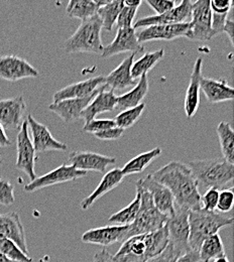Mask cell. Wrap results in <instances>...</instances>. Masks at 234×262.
Masks as SVG:
<instances>
[{
    "instance_id": "6da1fadb",
    "label": "cell",
    "mask_w": 234,
    "mask_h": 262,
    "mask_svg": "<svg viewBox=\"0 0 234 262\" xmlns=\"http://www.w3.org/2000/svg\"><path fill=\"white\" fill-rule=\"evenodd\" d=\"M152 177L172 193L175 207L189 211L201 209V194L196 180L188 165L171 162L158 169Z\"/></svg>"
},
{
    "instance_id": "7a4b0ae2",
    "label": "cell",
    "mask_w": 234,
    "mask_h": 262,
    "mask_svg": "<svg viewBox=\"0 0 234 262\" xmlns=\"http://www.w3.org/2000/svg\"><path fill=\"white\" fill-rule=\"evenodd\" d=\"M168 244L166 227L129 238L112 255L115 262H147L160 255Z\"/></svg>"
},
{
    "instance_id": "3957f363",
    "label": "cell",
    "mask_w": 234,
    "mask_h": 262,
    "mask_svg": "<svg viewBox=\"0 0 234 262\" xmlns=\"http://www.w3.org/2000/svg\"><path fill=\"white\" fill-rule=\"evenodd\" d=\"M187 165L191 169L198 188L219 190L233 180V164L224 159L192 161Z\"/></svg>"
},
{
    "instance_id": "277c9868",
    "label": "cell",
    "mask_w": 234,
    "mask_h": 262,
    "mask_svg": "<svg viewBox=\"0 0 234 262\" xmlns=\"http://www.w3.org/2000/svg\"><path fill=\"white\" fill-rule=\"evenodd\" d=\"M233 218L225 217L217 212H208L202 208L189 212V247L191 250L199 251L201 244L205 239L224 227L231 226Z\"/></svg>"
},
{
    "instance_id": "5b68a950",
    "label": "cell",
    "mask_w": 234,
    "mask_h": 262,
    "mask_svg": "<svg viewBox=\"0 0 234 262\" xmlns=\"http://www.w3.org/2000/svg\"><path fill=\"white\" fill-rule=\"evenodd\" d=\"M101 31L102 21L97 14L82 21L77 31L65 42V52L67 54L90 53L101 55L104 49L101 39Z\"/></svg>"
},
{
    "instance_id": "8992f818",
    "label": "cell",
    "mask_w": 234,
    "mask_h": 262,
    "mask_svg": "<svg viewBox=\"0 0 234 262\" xmlns=\"http://www.w3.org/2000/svg\"><path fill=\"white\" fill-rule=\"evenodd\" d=\"M136 185L140 190V207L134 223L129 226L126 240L134 236L147 234L162 229L165 227L168 218L156 208L152 196L140 187L138 182Z\"/></svg>"
},
{
    "instance_id": "52a82bcc",
    "label": "cell",
    "mask_w": 234,
    "mask_h": 262,
    "mask_svg": "<svg viewBox=\"0 0 234 262\" xmlns=\"http://www.w3.org/2000/svg\"><path fill=\"white\" fill-rule=\"evenodd\" d=\"M189 210L175 207V213L167 218L165 225L168 243L182 255L191 250L189 247Z\"/></svg>"
},
{
    "instance_id": "ba28073f",
    "label": "cell",
    "mask_w": 234,
    "mask_h": 262,
    "mask_svg": "<svg viewBox=\"0 0 234 262\" xmlns=\"http://www.w3.org/2000/svg\"><path fill=\"white\" fill-rule=\"evenodd\" d=\"M16 152L17 159L15 166L24 171L31 179V182L34 181L37 178L34 170L37 158L30 136L27 120L24 121L16 136Z\"/></svg>"
},
{
    "instance_id": "9c48e42d",
    "label": "cell",
    "mask_w": 234,
    "mask_h": 262,
    "mask_svg": "<svg viewBox=\"0 0 234 262\" xmlns=\"http://www.w3.org/2000/svg\"><path fill=\"white\" fill-rule=\"evenodd\" d=\"M192 5L193 2L190 0H183L179 5L175 6L173 9L161 15H153L140 18L135 21L134 30L144 29L152 26H160V25H177V24H185L191 23V14H192Z\"/></svg>"
},
{
    "instance_id": "30bf717a",
    "label": "cell",
    "mask_w": 234,
    "mask_h": 262,
    "mask_svg": "<svg viewBox=\"0 0 234 262\" xmlns=\"http://www.w3.org/2000/svg\"><path fill=\"white\" fill-rule=\"evenodd\" d=\"M87 176L86 171L76 169L70 164H63L59 167L53 169L52 171L36 178L27 186H25V191L28 193H33L37 190L48 188L54 185H59L71 181H76L78 179Z\"/></svg>"
},
{
    "instance_id": "8fae6325",
    "label": "cell",
    "mask_w": 234,
    "mask_h": 262,
    "mask_svg": "<svg viewBox=\"0 0 234 262\" xmlns=\"http://www.w3.org/2000/svg\"><path fill=\"white\" fill-rule=\"evenodd\" d=\"M212 10L209 0H199L193 2L191 14V35L189 39L196 41H207L212 39L213 33L211 29Z\"/></svg>"
},
{
    "instance_id": "7c38bea8",
    "label": "cell",
    "mask_w": 234,
    "mask_h": 262,
    "mask_svg": "<svg viewBox=\"0 0 234 262\" xmlns=\"http://www.w3.org/2000/svg\"><path fill=\"white\" fill-rule=\"evenodd\" d=\"M191 23L177 25H160L144 28L139 33H136L137 40L141 42L152 40H173L178 37H187L191 35Z\"/></svg>"
},
{
    "instance_id": "4fadbf2b",
    "label": "cell",
    "mask_w": 234,
    "mask_h": 262,
    "mask_svg": "<svg viewBox=\"0 0 234 262\" xmlns=\"http://www.w3.org/2000/svg\"><path fill=\"white\" fill-rule=\"evenodd\" d=\"M39 72L17 56H0V78L9 82H16L27 78H36Z\"/></svg>"
},
{
    "instance_id": "5bb4252c",
    "label": "cell",
    "mask_w": 234,
    "mask_h": 262,
    "mask_svg": "<svg viewBox=\"0 0 234 262\" xmlns=\"http://www.w3.org/2000/svg\"><path fill=\"white\" fill-rule=\"evenodd\" d=\"M144 52V47L137 40L136 32L134 28L118 29L114 40L108 46L104 47L101 57L104 59L123 54H141Z\"/></svg>"
},
{
    "instance_id": "9a60e30c",
    "label": "cell",
    "mask_w": 234,
    "mask_h": 262,
    "mask_svg": "<svg viewBox=\"0 0 234 262\" xmlns=\"http://www.w3.org/2000/svg\"><path fill=\"white\" fill-rule=\"evenodd\" d=\"M29 131L32 134V142L34 145L35 152H45L49 150H57V151H65L67 150V145L59 140H57L49 128L36 121L33 115L29 114L27 118Z\"/></svg>"
},
{
    "instance_id": "2e32d148",
    "label": "cell",
    "mask_w": 234,
    "mask_h": 262,
    "mask_svg": "<svg viewBox=\"0 0 234 262\" xmlns=\"http://www.w3.org/2000/svg\"><path fill=\"white\" fill-rule=\"evenodd\" d=\"M138 183L140 187L151 195L154 205L162 214L171 217L175 213V200L172 193L164 185L157 182L152 174L139 180Z\"/></svg>"
},
{
    "instance_id": "e0dca14e",
    "label": "cell",
    "mask_w": 234,
    "mask_h": 262,
    "mask_svg": "<svg viewBox=\"0 0 234 262\" xmlns=\"http://www.w3.org/2000/svg\"><path fill=\"white\" fill-rule=\"evenodd\" d=\"M27 103L23 96L0 100V125L4 129H19L24 123Z\"/></svg>"
},
{
    "instance_id": "ac0fdd59",
    "label": "cell",
    "mask_w": 234,
    "mask_h": 262,
    "mask_svg": "<svg viewBox=\"0 0 234 262\" xmlns=\"http://www.w3.org/2000/svg\"><path fill=\"white\" fill-rule=\"evenodd\" d=\"M0 238L11 240L27 255H30L25 228L15 212L0 214Z\"/></svg>"
},
{
    "instance_id": "d6986e66",
    "label": "cell",
    "mask_w": 234,
    "mask_h": 262,
    "mask_svg": "<svg viewBox=\"0 0 234 262\" xmlns=\"http://www.w3.org/2000/svg\"><path fill=\"white\" fill-rule=\"evenodd\" d=\"M129 226H117V225H109L99 228L88 230L86 231L81 240L84 243L100 245L103 247L110 246L115 243H123L126 240V233Z\"/></svg>"
},
{
    "instance_id": "ffe728a7",
    "label": "cell",
    "mask_w": 234,
    "mask_h": 262,
    "mask_svg": "<svg viewBox=\"0 0 234 262\" xmlns=\"http://www.w3.org/2000/svg\"><path fill=\"white\" fill-rule=\"evenodd\" d=\"M69 162L76 169L104 173L108 165L115 164L116 159L91 151H73L69 156Z\"/></svg>"
},
{
    "instance_id": "44dd1931",
    "label": "cell",
    "mask_w": 234,
    "mask_h": 262,
    "mask_svg": "<svg viewBox=\"0 0 234 262\" xmlns=\"http://www.w3.org/2000/svg\"><path fill=\"white\" fill-rule=\"evenodd\" d=\"M103 86H101L94 94L85 98L68 99L57 103H52L49 106V110L56 113L66 123L74 122L81 118L82 112L86 109V107L93 98L100 92Z\"/></svg>"
},
{
    "instance_id": "7402d4cb",
    "label": "cell",
    "mask_w": 234,
    "mask_h": 262,
    "mask_svg": "<svg viewBox=\"0 0 234 262\" xmlns=\"http://www.w3.org/2000/svg\"><path fill=\"white\" fill-rule=\"evenodd\" d=\"M105 84V77L98 76L85 81H81L75 84H71L67 87L59 90L54 94V102L57 103L68 99H80L88 97L94 94L101 86Z\"/></svg>"
},
{
    "instance_id": "603a6c76",
    "label": "cell",
    "mask_w": 234,
    "mask_h": 262,
    "mask_svg": "<svg viewBox=\"0 0 234 262\" xmlns=\"http://www.w3.org/2000/svg\"><path fill=\"white\" fill-rule=\"evenodd\" d=\"M106 89L107 86H103L100 92L93 98L86 107V109L82 112L81 118L85 120V123L91 121L92 119H95L98 114L113 111L116 108L118 96L115 95L114 91Z\"/></svg>"
},
{
    "instance_id": "cb8c5ba5",
    "label": "cell",
    "mask_w": 234,
    "mask_h": 262,
    "mask_svg": "<svg viewBox=\"0 0 234 262\" xmlns=\"http://www.w3.org/2000/svg\"><path fill=\"white\" fill-rule=\"evenodd\" d=\"M135 54H131L124 59L121 64L114 69L108 76L105 77V85L110 90H124L129 87H135L137 81L132 78V67L134 65Z\"/></svg>"
},
{
    "instance_id": "d4e9b609",
    "label": "cell",
    "mask_w": 234,
    "mask_h": 262,
    "mask_svg": "<svg viewBox=\"0 0 234 262\" xmlns=\"http://www.w3.org/2000/svg\"><path fill=\"white\" fill-rule=\"evenodd\" d=\"M203 60L198 58L194 64L193 72L190 78V83L187 88L186 97L184 102L185 112L188 118L194 117L200 105V81L202 79Z\"/></svg>"
},
{
    "instance_id": "484cf974",
    "label": "cell",
    "mask_w": 234,
    "mask_h": 262,
    "mask_svg": "<svg viewBox=\"0 0 234 262\" xmlns=\"http://www.w3.org/2000/svg\"><path fill=\"white\" fill-rule=\"evenodd\" d=\"M200 90L204 93L207 101L212 104L231 101L234 98L233 88L228 85L226 80H215L202 77Z\"/></svg>"
},
{
    "instance_id": "4316f807",
    "label": "cell",
    "mask_w": 234,
    "mask_h": 262,
    "mask_svg": "<svg viewBox=\"0 0 234 262\" xmlns=\"http://www.w3.org/2000/svg\"><path fill=\"white\" fill-rule=\"evenodd\" d=\"M123 179L124 176L121 172V168L116 167L106 172L102 178L100 184L97 186V188L81 202L80 207L82 208V210H88L98 199H100L101 196L109 193L110 191L115 189L119 184H121Z\"/></svg>"
},
{
    "instance_id": "83f0119b",
    "label": "cell",
    "mask_w": 234,
    "mask_h": 262,
    "mask_svg": "<svg viewBox=\"0 0 234 262\" xmlns=\"http://www.w3.org/2000/svg\"><path fill=\"white\" fill-rule=\"evenodd\" d=\"M148 92V79L147 75H143L137 81L136 86L134 89L117 98L116 108L119 110H126L136 107L141 104L142 100L145 98Z\"/></svg>"
},
{
    "instance_id": "f1b7e54d",
    "label": "cell",
    "mask_w": 234,
    "mask_h": 262,
    "mask_svg": "<svg viewBox=\"0 0 234 262\" xmlns=\"http://www.w3.org/2000/svg\"><path fill=\"white\" fill-rule=\"evenodd\" d=\"M139 207H140V190L136 185V195L134 201L127 207L112 214L108 219V223L111 225H117V226H130L131 224L134 223L136 215L138 213Z\"/></svg>"
},
{
    "instance_id": "f546056e",
    "label": "cell",
    "mask_w": 234,
    "mask_h": 262,
    "mask_svg": "<svg viewBox=\"0 0 234 262\" xmlns=\"http://www.w3.org/2000/svg\"><path fill=\"white\" fill-rule=\"evenodd\" d=\"M200 261L210 262L226 255L222 239L219 234L208 237L203 241L199 248Z\"/></svg>"
},
{
    "instance_id": "4dcf8cb0",
    "label": "cell",
    "mask_w": 234,
    "mask_h": 262,
    "mask_svg": "<svg viewBox=\"0 0 234 262\" xmlns=\"http://www.w3.org/2000/svg\"><path fill=\"white\" fill-rule=\"evenodd\" d=\"M216 132L220 142V147L223 156L222 159H224L229 164H233L234 131L231 124L221 121L216 128Z\"/></svg>"
},
{
    "instance_id": "1f68e13d",
    "label": "cell",
    "mask_w": 234,
    "mask_h": 262,
    "mask_svg": "<svg viewBox=\"0 0 234 262\" xmlns=\"http://www.w3.org/2000/svg\"><path fill=\"white\" fill-rule=\"evenodd\" d=\"M162 152H163V150L161 147H156L150 151L142 152V154L136 156L121 168L122 174L124 177H126V176H131L134 173L142 172L147 167L148 164L162 155Z\"/></svg>"
},
{
    "instance_id": "d6a6232c",
    "label": "cell",
    "mask_w": 234,
    "mask_h": 262,
    "mask_svg": "<svg viewBox=\"0 0 234 262\" xmlns=\"http://www.w3.org/2000/svg\"><path fill=\"white\" fill-rule=\"evenodd\" d=\"M98 7L95 1L91 0H71L68 3L67 14L72 18L85 21L97 14Z\"/></svg>"
},
{
    "instance_id": "836d02e7",
    "label": "cell",
    "mask_w": 234,
    "mask_h": 262,
    "mask_svg": "<svg viewBox=\"0 0 234 262\" xmlns=\"http://www.w3.org/2000/svg\"><path fill=\"white\" fill-rule=\"evenodd\" d=\"M165 56V51L164 50H159L156 52L152 53H146L144 54L138 61L134 63L132 67V78L134 80H137L143 75H147V73L155 68L160 61L163 60Z\"/></svg>"
},
{
    "instance_id": "e575fe53",
    "label": "cell",
    "mask_w": 234,
    "mask_h": 262,
    "mask_svg": "<svg viewBox=\"0 0 234 262\" xmlns=\"http://www.w3.org/2000/svg\"><path fill=\"white\" fill-rule=\"evenodd\" d=\"M123 7V1L121 0H111L105 6L100 7L97 11V15L102 21V29L111 32L114 24L117 20L119 12Z\"/></svg>"
},
{
    "instance_id": "d590c367",
    "label": "cell",
    "mask_w": 234,
    "mask_h": 262,
    "mask_svg": "<svg viewBox=\"0 0 234 262\" xmlns=\"http://www.w3.org/2000/svg\"><path fill=\"white\" fill-rule=\"evenodd\" d=\"M145 109V104L141 103L137 105L136 107L126 109L122 112H120L113 120L117 127L125 130L137 122V120L140 118V116L143 113V110Z\"/></svg>"
},
{
    "instance_id": "8d00e7d4",
    "label": "cell",
    "mask_w": 234,
    "mask_h": 262,
    "mask_svg": "<svg viewBox=\"0 0 234 262\" xmlns=\"http://www.w3.org/2000/svg\"><path fill=\"white\" fill-rule=\"evenodd\" d=\"M0 253L7 258L17 262H33L30 255L25 254L11 240L0 238Z\"/></svg>"
},
{
    "instance_id": "74e56055",
    "label": "cell",
    "mask_w": 234,
    "mask_h": 262,
    "mask_svg": "<svg viewBox=\"0 0 234 262\" xmlns=\"http://www.w3.org/2000/svg\"><path fill=\"white\" fill-rule=\"evenodd\" d=\"M116 124L113 119H92L91 121L85 123L83 131L88 133H98L101 131L106 130L112 127H115Z\"/></svg>"
},
{
    "instance_id": "f35d334b",
    "label": "cell",
    "mask_w": 234,
    "mask_h": 262,
    "mask_svg": "<svg viewBox=\"0 0 234 262\" xmlns=\"http://www.w3.org/2000/svg\"><path fill=\"white\" fill-rule=\"evenodd\" d=\"M137 9L138 8L127 7V6L123 5V7L117 17V20H116V25H117L118 29L133 28V23H134L135 14L137 12Z\"/></svg>"
},
{
    "instance_id": "ab89813d",
    "label": "cell",
    "mask_w": 234,
    "mask_h": 262,
    "mask_svg": "<svg viewBox=\"0 0 234 262\" xmlns=\"http://www.w3.org/2000/svg\"><path fill=\"white\" fill-rule=\"evenodd\" d=\"M234 193L230 190H222L219 192V198L216 206V211L220 213L230 212L233 207Z\"/></svg>"
},
{
    "instance_id": "60d3db41",
    "label": "cell",
    "mask_w": 234,
    "mask_h": 262,
    "mask_svg": "<svg viewBox=\"0 0 234 262\" xmlns=\"http://www.w3.org/2000/svg\"><path fill=\"white\" fill-rule=\"evenodd\" d=\"M14 202V187L8 181L0 179V205L10 206Z\"/></svg>"
},
{
    "instance_id": "b9f144b4",
    "label": "cell",
    "mask_w": 234,
    "mask_h": 262,
    "mask_svg": "<svg viewBox=\"0 0 234 262\" xmlns=\"http://www.w3.org/2000/svg\"><path fill=\"white\" fill-rule=\"evenodd\" d=\"M219 190L208 189L203 196H201V204H203V210L208 212H216V206L219 198Z\"/></svg>"
},
{
    "instance_id": "7bdbcfd3",
    "label": "cell",
    "mask_w": 234,
    "mask_h": 262,
    "mask_svg": "<svg viewBox=\"0 0 234 262\" xmlns=\"http://www.w3.org/2000/svg\"><path fill=\"white\" fill-rule=\"evenodd\" d=\"M145 2L157 12V15L164 14L176 6L174 0H146Z\"/></svg>"
},
{
    "instance_id": "ee69618b",
    "label": "cell",
    "mask_w": 234,
    "mask_h": 262,
    "mask_svg": "<svg viewBox=\"0 0 234 262\" xmlns=\"http://www.w3.org/2000/svg\"><path fill=\"white\" fill-rule=\"evenodd\" d=\"M181 254L174 248L172 244H167L166 249L157 257L147 262H175Z\"/></svg>"
},
{
    "instance_id": "f6af8a7d",
    "label": "cell",
    "mask_w": 234,
    "mask_h": 262,
    "mask_svg": "<svg viewBox=\"0 0 234 262\" xmlns=\"http://www.w3.org/2000/svg\"><path fill=\"white\" fill-rule=\"evenodd\" d=\"M228 13H214L212 12V23H211V29L213 36H216L217 34L223 33V29L225 26V23L227 20Z\"/></svg>"
},
{
    "instance_id": "bcb514c9",
    "label": "cell",
    "mask_w": 234,
    "mask_h": 262,
    "mask_svg": "<svg viewBox=\"0 0 234 262\" xmlns=\"http://www.w3.org/2000/svg\"><path fill=\"white\" fill-rule=\"evenodd\" d=\"M124 130L115 126L106 130L101 131L98 133H95V137L100 140H117L122 137Z\"/></svg>"
},
{
    "instance_id": "7dc6e473",
    "label": "cell",
    "mask_w": 234,
    "mask_h": 262,
    "mask_svg": "<svg viewBox=\"0 0 234 262\" xmlns=\"http://www.w3.org/2000/svg\"><path fill=\"white\" fill-rule=\"evenodd\" d=\"M233 5L231 0H212L210 1V8L214 13H228Z\"/></svg>"
},
{
    "instance_id": "c3c4849f",
    "label": "cell",
    "mask_w": 234,
    "mask_h": 262,
    "mask_svg": "<svg viewBox=\"0 0 234 262\" xmlns=\"http://www.w3.org/2000/svg\"><path fill=\"white\" fill-rule=\"evenodd\" d=\"M200 261V256L199 252L195 250H189L185 252L184 254L180 255L175 262H199Z\"/></svg>"
},
{
    "instance_id": "681fc988",
    "label": "cell",
    "mask_w": 234,
    "mask_h": 262,
    "mask_svg": "<svg viewBox=\"0 0 234 262\" xmlns=\"http://www.w3.org/2000/svg\"><path fill=\"white\" fill-rule=\"evenodd\" d=\"M93 262H115L113 260L112 255L106 250V249H102L99 252H97L94 255V259Z\"/></svg>"
},
{
    "instance_id": "f907efd6",
    "label": "cell",
    "mask_w": 234,
    "mask_h": 262,
    "mask_svg": "<svg viewBox=\"0 0 234 262\" xmlns=\"http://www.w3.org/2000/svg\"><path fill=\"white\" fill-rule=\"evenodd\" d=\"M234 23L232 19H227L226 23H225V26H224V29H223V33H226L229 37V40L231 42V45L233 46L234 41Z\"/></svg>"
},
{
    "instance_id": "816d5d0a",
    "label": "cell",
    "mask_w": 234,
    "mask_h": 262,
    "mask_svg": "<svg viewBox=\"0 0 234 262\" xmlns=\"http://www.w3.org/2000/svg\"><path fill=\"white\" fill-rule=\"evenodd\" d=\"M11 145V141L9 140L5 129L0 125V147H6Z\"/></svg>"
},
{
    "instance_id": "f5cc1de1",
    "label": "cell",
    "mask_w": 234,
    "mask_h": 262,
    "mask_svg": "<svg viewBox=\"0 0 234 262\" xmlns=\"http://www.w3.org/2000/svg\"><path fill=\"white\" fill-rule=\"evenodd\" d=\"M141 4L140 0H125L123 1V5L127 6V7H134V8H138Z\"/></svg>"
},
{
    "instance_id": "db71d44e",
    "label": "cell",
    "mask_w": 234,
    "mask_h": 262,
    "mask_svg": "<svg viewBox=\"0 0 234 262\" xmlns=\"http://www.w3.org/2000/svg\"><path fill=\"white\" fill-rule=\"evenodd\" d=\"M0 262H17L14 261V260H11V259H9V258H7L6 256H4L3 254H1L0 253Z\"/></svg>"
},
{
    "instance_id": "11a10c76",
    "label": "cell",
    "mask_w": 234,
    "mask_h": 262,
    "mask_svg": "<svg viewBox=\"0 0 234 262\" xmlns=\"http://www.w3.org/2000/svg\"><path fill=\"white\" fill-rule=\"evenodd\" d=\"M214 262H230L229 261V259H228V257H227V255H225V256H222V257H220V258H217V259H215Z\"/></svg>"
},
{
    "instance_id": "9f6ffc18",
    "label": "cell",
    "mask_w": 234,
    "mask_h": 262,
    "mask_svg": "<svg viewBox=\"0 0 234 262\" xmlns=\"http://www.w3.org/2000/svg\"><path fill=\"white\" fill-rule=\"evenodd\" d=\"M0 164H2V158H1V156H0Z\"/></svg>"
}]
</instances>
